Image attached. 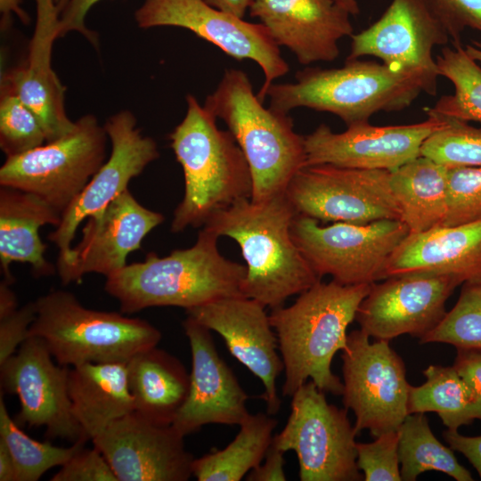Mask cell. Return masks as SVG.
Listing matches in <instances>:
<instances>
[{
    "mask_svg": "<svg viewBox=\"0 0 481 481\" xmlns=\"http://www.w3.org/2000/svg\"><path fill=\"white\" fill-rule=\"evenodd\" d=\"M439 74L373 61L346 60L334 69L306 68L296 82L272 84L270 108L288 113L306 107L332 113L347 126L369 122L375 113L400 111L421 93L436 95Z\"/></svg>",
    "mask_w": 481,
    "mask_h": 481,
    "instance_id": "6da1fadb",
    "label": "cell"
},
{
    "mask_svg": "<svg viewBox=\"0 0 481 481\" xmlns=\"http://www.w3.org/2000/svg\"><path fill=\"white\" fill-rule=\"evenodd\" d=\"M296 215L283 192L261 202L239 200L204 224L238 243L247 264L241 294L271 309L321 281L291 236Z\"/></svg>",
    "mask_w": 481,
    "mask_h": 481,
    "instance_id": "7a4b0ae2",
    "label": "cell"
},
{
    "mask_svg": "<svg viewBox=\"0 0 481 481\" xmlns=\"http://www.w3.org/2000/svg\"><path fill=\"white\" fill-rule=\"evenodd\" d=\"M218 238L204 226L192 247L161 257L150 252L143 261L126 265L108 276L104 289L118 301L122 314L155 306L186 311L243 296L240 287L247 268L220 253Z\"/></svg>",
    "mask_w": 481,
    "mask_h": 481,
    "instance_id": "3957f363",
    "label": "cell"
},
{
    "mask_svg": "<svg viewBox=\"0 0 481 481\" xmlns=\"http://www.w3.org/2000/svg\"><path fill=\"white\" fill-rule=\"evenodd\" d=\"M371 287L320 281L291 306L272 309L269 320L284 365V396L308 379L324 393L342 395L343 382L332 372L331 362L346 347V329Z\"/></svg>",
    "mask_w": 481,
    "mask_h": 481,
    "instance_id": "277c9868",
    "label": "cell"
},
{
    "mask_svg": "<svg viewBox=\"0 0 481 481\" xmlns=\"http://www.w3.org/2000/svg\"><path fill=\"white\" fill-rule=\"evenodd\" d=\"M185 117L169 134L183 168L184 195L174 211L171 231L204 225L213 214L251 199L252 176L243 151L231 132L192 94Z\"/></svg>",
    "mask_w": 481,
    "mask_h": 481,
    "instance_id": "5b68a950",
    "label": "cell"
},
{
    "mask_svg": "<svg viewBox=\"0 0 481 481\" xmlns=\"http://www.w3.org/2000/svg\"><path fill=\"white\" fill-rule=\"evenodd\" d=\"M227 125L249 163L251 200H267L285 190L306 164L305 136L297 134L288 113L265 108L248 75L228 69L203 105Z\"/></svg>",
    "mask_w": 481,
    "mask_h": 481,
    "instance_id": "8992f818",
    "label": "cell"
},
{
    "mask_svg": "<svg viewBox=\"0 0 481 481\" xmlns=\"http://www.w3.org/2000/svg\"><path fill=\"white\" fill-rule=\"evenodd\" d=\"M35 304L29 337L41 338L63 366L127 362L138 352L157 346L162 338L149 322L88 309L69 291L51 290Z\"/></svg>",
    "mask_w": 481,
    "mask_h": 481,
    "instance_id": "52a82bcc",
    "label": "cell"
},
{
    "mask_svg": "<svg viewBox=\"0 0 481 481\" xmlns=\"http://www.w3.org/2000/svg\"><path fill=\"white\" fill-rule=\"evenodd\" d=\"M108 139L98 118L84 115L67 135L6 158L0 186L34 193L62 215L106 161Z\"/></svg>",
    "mask_w": 481,
    "mask_h": 481,
    "instance_id": "ba28073f",
    "label": "cell"
},
{
    "mask_svg": "<svg viewBox=\"0 0 481 481\" xmlns=\"http://www.w3.org/2000/svg\"><path fill=\"white\" fill-rule=\"evenodd\" d=\"M283 429L273 436L282 452L294 451L301 481H358L355 436L346 409L327 402L325 393L307 380L291 395Z\"/></svg>",
    "mask_w": 481,
    "mask_h": 481,
    "instance_id": "9c48e42d",
    "label": "cell"
},
{
    "mask_svg": "<svg viewBox=\"0 0 481 481\" xmlns=\"http://www.w3.org/2000/svg\"><path fill=\"white\" fill-rule=\"evenodd\" d=\"M290 232L318 276L330 275L342 285L384 280L389 257L409 234L407 226L397 219L322 226L317 220L299 214L295 216Z\"/></svg>",
    "mask_w": 481,
    "mask_h": 481,
    "instance_id": "30bf717a",
    "label": "cell"
},
{
    "mask_svg": "<svg viewBox=\"0 0 481 481\" xmlns=\"http://www.w3.org/2000/svg\"><path fill=\"white\" fill-rule=\"evenodd\" d=\"M343 404L355 416L358 433L373 436L397 430L409 414L411 385L399 355L387 340L370 341L362 330L347 334L342 350Z\"/></svg>",
    "mask_w": 481,
    "mask_h": 481,
    "instance_id": "8fae6325",
    "label": "cell"
},
{
    "mask_svg": "<svg viewBox=\"0 0 481 481\" xmlns=\"http://www.w3.org/2000/svg\"><path fill=\"white\" fill-rule=\"evenodd\" d=\"M389 170L305 166L289 183L285 195L297 214L315 220L363 224L400 220Z\"/></svg>",
    "mask_w": 481,
    "mask_h": 481,
    "instance_id": "7c38bea8",
    "label": "cell"
},
{
    "mask_svg": "<svg viewBox=\"0 0 481 481\" xmlns=\"http://www.w3.org/2000/svg\"><path fill=\"white\" fill-rule=\"evenodd\" d=\"M141 29L179 27L219 47L237 61L249 59L263 69L265 82L257 96L263 102L273 80L289 69L279 45L262 24L243 20L204 0H144L135 12Z\"/></svg>",
    "mask_w": 481,
    "mask_h": 481,
    "instance_id": "4fadbf2b",
    "label": "cell"
},
{
    "mask_svg": "<svg viewBox=\"0 0 481 481\" xmlns=\"http://www.w3.org/2000/svg\"><path fill=\"white\" fill-rule=\"evenodd\" d=\"M45 341L29 337L18 350L0 364L1 389L18 395L17 421L45 428L48 438L72 443L90 440L71 407L67 366L55 364Z\"/></svg>",
    "mask_w": 481,
    "mask_h": 481,
    "instance_id": "5bb4252c",
    "label": "cell"
},
{
    "mask_svg": "<svg viewBox=\"0 0 481 481\" xmlns=\"http://www.w3.org/2000/svg\"><path fill=\"white\" fill-rule=\"evenodd\" d=\"M111 144L110 155L61 215L48 239L59 249L57 266L69 259L72 240L79 224L99 215L127 189L129 182L159 157L156 142L137 127L133 112L122 110L103 125Z\"/></svg>",
    "mask_w": 481,
    "mask_h": 481,
    "instance_id": "9a60e30c",
    "label": "cell"
},
{
    "mask_svg": "<svg viewBox=\"0 0 481 481\" xmlns=\"http://www.w3.org/2000/svg\"><path fill=\"white\" fill-rule=\"evenodd\" d=\"M183 438L172 425H157L133 412L91 441L118 481H187L194 457Z\"/></svg>",
    "mask_w": 481,
    "mask_h": 481,
    "instance_id": "2e32d148",
    "label": "cell"
},
{
    "mask_svg": "<svg viewBox=\"0 0 481 481\" xmlns=\"http://www.w3.org/2000/svg\"><path fill=\"white\" fill-rule=\"evenodd\" d=\"M444 119H428L410 125L373 126L370 122L334 133L321 124L305 136L306 166H334L393 171L420 156L424 141L440 128Z\"/></svg>",
    "mask_w": 481,
    "mask_h": 481,
    "instance_id": "e0dca14e",
    "label": "cell"
},
{
    "mask_svg": "<svg viewBox=\"0 0 481 481\" xmlns=\"http://www.w3.org/2000/svg\"><path fill=\"white\" fill-rule=\"evenodd\" d=\"M461 283L448 276H400L372 283L356 312L360 330L377 340L402 335L421 338L445 314V303Z\"/></svg>",
    "mask_w": 481,
    "mask_h": 481,
    "instance_id": "ac0fdd59",
    "label": "cell"
},
{
    "mask_svg": "<svg viewBox=\"0 0 481 481\" xmlns=\"http://www.w3.org/2000/svg\"><path fill=\"white\" fill-rule=\"evenodd\" d=\"M186 314L218 333L230 354L262 381L266 412L276 414L281 404L276 381L284 365L265 306L255 299L239 296L188 309Z\"/></svg>",
    "mask_w": 481,
    "mask_h": 481,
    "instance_id": "d6986e66",
    "label": "cell"
},
{
    "mask_svg": "<svg viewBox=\"0 0 481 481\" xmlns=\"http://www.w3.org/2000/svg\"><path fill=\"white\" fill-rule=\"evenodd\" d=\"M165 217L143 207L126 189L99 215L87 218L80 241L67 263L57 266L63 285L80 282L86 273L106 278L126 265L127 256L139 249L148 233Z\"/></svg>",
    "mask_w": 481,
    "mask_h": 481,
    "instance_id": "ffe728a7",
    "label": "cell"
},
{
    "mask_svg": "<svg viewBox=\"0 0 481 481\" xmlns=\"http://www.w3.org/2000/svg\"><path fill=\"white\" fill-rule=\"evenodd\" d=\"M192 353L190 388L172 426L183 436L207 424L240 425L249 395L218 355L210 330L191 316L182 323Z\"/></svg>",
    "mask_w": 481,
    "mask_h": 481,
    "instance_id": "44dd1931",
    "label": "cell"
},
{
    "mask_svg": "<svg viewBox=\"0 0 481 481\" xmlns=\"http://www.w3.org/2000/svg\"><path fill=\"white\" fill-rule=\"evenodd\" d=\"M351 38L346 60L374 56L387 65L437 73L433 50L450 41L428 0H392L378 20Z\"/></svg>",
    "mask_w": 481,
    "mask_h": 481,
    "instance_id": "7402d4cb",
    "label": "cell"
},
{
    "mask_svg": "<svg viewBox=\"0 0 481 481\" xmlns=\"http://www.w3.org/2000/svg\"><path fill=\"white\" fill-rule=\"evenodd\" d=\"M249 14L303 65L333 61L338 41L354 34L351 14L334 0H253Z\"/></svg>",
    "mask_w": 481,
    "mask_h": 481,
    "instance_id": "603a6c76",
    "label": "cell"
},
{
    "mask_svg": "<svg viewBox=\"0 0 481 481\" xmlns=\"http://www.w3.org/2000/svg\"><path fill=\"white\" fill-rule=\"evenodd\" d=\"M418 275L481 281V220L409 233L389 257L384 280Z\"/></svg>",
    "mask_w": 481,
    "mask_h": 481,
    "instance_id": "cb8c5ba5",
    "label": "cell"
},
{
    "mask_svg": "<svg viewBox=\"0 0 481 481\" xmlns=\"http://www.w3.org/2000/svg\"><path fill=\"white\" fill-rule=\"evenodd\" d=\"M61 215L39 196L20 189H0V265L4 281L12 284L10 265L29 264L36 277L50 276L54 266L45 259L46 245L39 236L45 224L55 227Z\"/></svg>",
    "mask_w": 481,
    "mask_h": 481,
    "instance_id": "d4e9b609",
    "label": "cell"
},
{
    "mask_svg": "<svg viewBox=\"0 0 481 481\" xmlns=\"http://www.w3.org/2000/svg\"><path fill=\"white\" fill-rule=\"evenodd\" d=\"M73 414L91 440L116 420L135 411L126 362L86 363L69 370Z\"/></svg>",
    "mask_w": 481,
    "mask_h": 481,
    "instance_id": "484cf974",
    "label": "cell"
},
{
    "mask_svg": "<svg viewBox=\"0 0 481 481\" xmlns=\"http://www.w3.org/2000/svg\"><path fill=\"white\" fill-rule=\"evenodd\" d=\"M135 412L157 425H172L187 399L190 374L175 356L153 346L126 362Z\"/></svg>",
    "mask_w": 481,
    "mask_h": 481,
    "instance_id": "4316f807",
    "label": "cell"
},
{
    "mask_svg": "<svg viewBox=\"0 0 481 481\" xmlns=\"http://www.w3.org/2000/svg\"><path fill=\"white\" fill-rule=\"evenodd\" d=\"M53 45L30 43L28 57L4 70L0 87L15 94L38 119L46 143L54 141L75 127L65 110V87L52 63Z\"/></svg>",
    "mask_w": 481,
    "mask_h": 481,
    "instance_id": "83f0119b",
    "label": "cell"
},
{
    "mask_svg": "<svg viewBox=\"0 0 481 481\" xmlns=\"http://www.w3.org/2000/svg\"><path fill=\"white\" fill-rule=\"evenodd\" d=\"M448 168L419 156L390 172L400 220L409 233L442 226L446 215Z\"/></svg>",
    "mask_w": 481,
    "mask_h": 481,
    "instance_id": "f1b7e54d",
    "label": "cell"
},
{
    "mask_svg": "<svg viewBox=\"0 0 481 481\" xmlns=\"http://www.w3.org/2000/svg\"><path fill=\"white\" fill-rule=\"evenodd\" d=\"M277 423L268 413H250L226 447L194 458L192 476L199 481L241 480L263 461Z\"/></svg>",
    "mask_w": 481,
    "mask_h": 481,
    "instance_id": "f546056e",
    "label": "cell"
},
{
    "mask_svg": "<svg viewBox=\"0 0 481 481\" xmlns=\"http://www.w3.org/2000/svg\"><path fill=\"white\" fill-rule=\"evenodd\" d=\"M423 374L426 381L411 387L409 414L436 412L452 430L481 420V397L473 393L453 366L429 365Z\"/></svg>",
    "mask_w": 481,
    "mask_h": 481,
    "instance_id": "4dcf8cb0",
    "label": "cell"
},
{
    "mask_svg": "<svg viewBox=\"0 0 481 481\" xmlns=\"http://www.w3.org/2000/svg\"><path fill=\"white\" fill-rule=\"evenodd\" d=\"M402 480L414 481L423 472H443L457 481H472L452 449L435 436L425 413L408 414L397 429Z\"/></svg>",
    "mask_w": 481,
    "mask_h": 481,
    "instance_id": "1f68e13d",
    "label": "cell"
},
{
    "mask_svg": "<svg viewBox=\"0 0 481 481\" xmlns=\"http://www.w3.org/2000/svg\"><path fill=\"white\" fill-rule=\"evenodd\" d=\"M436 62L439 76L451 81L454 93L442 96L426 114L481 124L480 66L462 45L444 46Z\"/></svg>",
    "mask_w": 481,
    "mask_h": 481,
    "instance_id": "d6a6232c",
    "label": "cell"
},
{
    "mask_svg": "<svg viewBox=\"0 0 481 481\" xmlns=\"http://www.w3.org/2000/svg\"><path fill=\"white\" fill-rule=\"evenodd\" d=\"M0 440L7 446L15 467V481H37L46 471L68 461L86 441L70 446H55L24 433L8 413L3 393L0 395Z\"/></svg>",
    "mask_w": 481,
    "mask_h": 481,
    "instance_id": "836d02e7",
    "label": "cell"
},
{
    "mask_svg": "<svg viewBox=\"0 0 481 481\" xmlns=\"http://www.w3.org/2000/svg\"><path fill=\"white\" fill-rule=\"evenodd\" d=\"M420 341L481 349V281L463 283L454 306Z\"/></svg>",
    "mask_w": 481,
    "mask_h": 481,
    "instance_id": "e575fe53",
    "label": "cell"
},
{
    "mask_svg": "<svg viewBox=\"0 0 481 481\" xmlns=\"http://www.w3.org/2000/svg\"><path fill=\"white\" fill-rule=\"evenodd\" d=\"M444 125L423 143L420 156L447 167L481 166V128L444 118Z\"/></svg>",
    "mask_w": 481,
    "mask_h": 481,
    "instance_id": "d590c367",
    "label": "cell"
},
{
    "mask_svg": "<svg viewBox=\"0 0 481 481\" xmlns=\"http://www.w3.org/2000/svg\"><path fill=\"white\" fill-rule=\"evenodd\" d=\"M46 142L33 112L12 92L0 87V148L6 158L28 152Z\"/></svg>",
    "mask_w": 481,
    "mask_h": 481,
    "instance_id": "8d00e7d4",
    "label": "cell"
},
{
    "mask_svg": "<svg viewBox=\"0 0 481 481\" xmlns=\"http://www.w3.org/2000/svg\"><path fill=\"white\" fill-rule=\"evenodd\" d=\"M446 204L442 226L481 220V166L448 168Z\"/></svg>",
    "mask_w": 481,
    "mask_h": 481,
    "instance_id": "74e56055",
    "label": "cell"
},
{
    "mask_svg": "<svg viewBox=\"0 0 481 481\" xmlns=\"http://www.w3.org/2000/svg\"><path fill=\"white\" fill-rule=\"evenodd\" d=\"M399 434L391 430L371 443H357V466L365 481H401Z\"/></svg>",
    "mask_w": 481,
    "mask_h": 481,
    "instance_id": "f35d334b",
    "label": "cell"
},
{
    "mask_svg": "<svg viewBox=\"0 0 481 481\" xmlns=\"http://www.w3.org/2000/svg\"><path fill=\"white\" fill-rule=\"evenodd\" d=\"M448 31L452 46L461 45L466 29L481 33V0H428Z\"/></svg>",
    "mask_w": 481,
    "mask_h": 481,
    "instance_id": "ab89813d",
    "label": "cell"
},
{
    "mask_svg": "<svg viewBox=\"0 0 481 481\" xmlns=\"http://www.w3.org/2000/svg\"><path fill=\"white\" fill-rule=\"evenodd\" d=\"M51 481H118L102 453L94 446L80 448Z\"/></svg>",
    "mask_w": 481,
    "mask_h": 481,
    "instance_id": "60d3db41",
    "label": "cell"
},
{
    "mask_svg": "<svg viewBox=\"0 0 481 481\" xmlns=\"http://www.w3.org/2000/svg\"><path fill=\"white\" fill-rule=\"evenodd\" d=\"M36 315V304L32 301L0 318V364L12 356L29 337V328Z\"/></svg>",
    "mask_w": 481,
    "mask_h": 481,
    "instance_id": "b9f144b4",
    "label": "cell"
},
{
    "mask_svg": "<svg viewBox=\"0 0 481 481\" xmlns=\"http://www.w3.org/2000/svg\"><path fill=\"white\" fill-rule=\"evenodd\" d=\"M53 1L58 15V38L70 32H77L89 41L93 46L98 48V35L86 27V18L91 8L101 0Z\"/></svg>",
    "mask_w": 481,
    "mask_h": 481,
    "instance_id": "7bdbcfd3",
    "label": "cell"
},
{
    "mask_svg": "<svg viewBox=\"0 0 481 481\" xmlns=\"http://www.w3.org/2000/svg\"><path fill=\"white\" fill-rule=\"evenodd\" d=\"M452 366L473 393L481 397V349H457Z\"/></svg>",
    "mask_w": 481,
    "mask_h": 481,
    "instance_id": "ee69618b",
    "label": "cell"
},
{
    "mask_svg": "<svg viewBox=\"0 0 481 481\" xmlns=\"http://www.w3.org/2000/svg\"><path fill=\"white\" fill-rule=\"evenodd\" d=\"M283 455L284 452L272 442L263 461L247 474L246 480L285 481V459Z\"/></svg>",
    "mask_w": 481,
    "mask_h": 481,
    "instance_id": "f6af8a7d",
    "label": "cell"
},
{
    "mask_svg": "<svg viewBox=\"0 0 481 481\" xmlns=\"http://www.w3.org/2000/svg\"><path fill=\"white\" fill-rule=\"evenodd\" d=\"M444 437L453 451L462 453L477 471L481 478V436H466L458 430L447 429Z\"/></svg>",
    "mask_w": 481,
    "mask_h": 481,
    "instance_id": "bcb514c9",
    "label": "cell"
},
{
    "mask_svg": "<svg viewBox=\"0 0 481 481\" xmlns=\"http://www.w3.org/2000/svg\"><path fill=\"white\" fill-rule=\"evenodd\" d=\"M37 23L34 33L58 38V15L53 0H36Z\"/></svg>",
    "mask_w": 481,
    "mask_h": 481,
    "instance_id": "7dc6e473",
    "label": "cell"
},
{
    "mask_svg": "<svg viewBox=\"0 0 481 481\" xmlns=\"http://www.w3.org/2000/svg\"><path fill=\"white\" fill-rule=\"evenodd\" d=\"M22 0H0L1 29L5 30L12 25V15H16L22 23H29V15L21 7Z\"/></svg>",
    "mask_w": 481,
    "mask_h": 481,
    "instance_id": "c3c4849f",
    "label": "cell"
},
{
    "mask_svg": "<svg viewBox=\"0 0 481 481\" xmlns=\"http://www.w3.org/2000/svg\"><path fill=\"white\" fill-rule=\"evenodd\" d=\"M207 4L224 12L243 19L253 0H204Z\"/></svg>",
    "mask_w": 481,
    "mask_h": 481,
    "instance_id": "681fc988",
    "label": "cell"
},
{
    "mask_svg": "<svg viewBox=\"0 0 481 481\" xmlns=\"http://www.w3.org/2000/svg\"><path fill=\"white\" fill-rule=\"evenodd\" d=\"M19 308L17 298L5 281L0 283V318L5 317Z\"/></svg>",
    "mask_w": 481,
    "mask_h": 481,
    "instance_id": "f907efd6",
    "label": "cell"
},
{
    "mask_svg": "<svg viewBox=\"0 0 481 481\" xmlns=\"http://www.w3.org/2000/svg\"><path fill=\"white\" fill-rule=\"evenodd\" d=\"M0 481H15L14 462L2 440H0Z\"/></svg>",
    "mask_w": 481,
    "mask_h": 481,
    "instance_id": "816d5d0a",
    "label": "cell"
},
{
    "mask_svg": "<svg viewBox=\"0 0 481 481\" xmlns=\"http://www.w3.org/2000/svg\"><path fill=\"white\" fill-rule=\"evenodd\" d=\"M464 48L472 59L481 62V41H472V44L467 45Z\"/></svg>",
    "mask_w": 481,
    "mask_h": 481,
    "instance_id": "f5cc1de1",
    "label": "cell"
},
{
    "mask_svg": "<svg viewBox=\"0 0 481 481\" xmlns=\"http://www.w3.org/2000/svg\"><path fill=\"white\" fill-rule=\"evenodd\" d=\"M338 4L347 11L351 15L360 12V8L356 0H334Z\"/></svg>",
    "mask_w": 481,
    "mask_h": 481,
    "instance_id": "db71d44e",
    "label": "cell"
}]
</instances>
